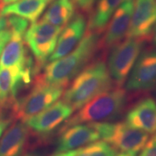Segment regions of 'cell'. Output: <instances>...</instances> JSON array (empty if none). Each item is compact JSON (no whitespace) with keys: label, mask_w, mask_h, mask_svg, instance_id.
Listing matches in <instances>:
<instances>
[{"label":"cell","mask_w":156,"mask_h":156,"mask_svg":"<svg viewBox=\"0 0 156 156\" xmlns=\"http://www.w3.org/2000/svg\"><path fill=\"white\" fill-rule=\"evenodd\" d=\"M100 35L86 30L80 42L64 57L50 62L37 75L44 83L66 87L83 70L98 49Z\"/></svg>","instance_id":"obj_1"},{"label":"cell","mask_w":156,"mask_h":156,"mask_svg":"<svg viewBox=\"0 0 156 156\" xmlns=\"http://www.w3.org/2000/svg\"><path fill=\"white\" fill-rule=\"evenodd\" d=\"M113 80L104 60L98 58L85 67L64 91L63 101L79 110L97 95L112 88Z\"/></svg>","instance_id":"obj_2"},{"label":"cell","mask_w":156,"mask_h":156,"mask_svg":"<svg viewBox=\"0 0 156 156\" xmlns=\"http://www.w3.org/2000/svg\"><path fill=\"white\" fill-rule=\"evenodd\" d=\"M126 92L121 87L112 88L97 95L69 118L62 129L80 124L107 122L116 119L126 103Z\"/></svg>","instance_id":"obj_3"},{"label":"cell","mask_w":156,"mask_h":156,"mask_svg":"<svg viewBox=\"0 0 156 156\" xmlns=\"http://www.w3.org/2000/svg\"><path fill=\"white\" fill-rule=\"evenodd\" d=\"M65 87L50 85L36 77L30 93L16 101L12 106L13 115L19 122H25L56 103L64 93Z\"/></svg>","instance_id":"obj_4"},{"label":"cell","mask_w":156,"mask_h":156,"mask_svg":"<svg viewBox=\"0 0 156 156\" xmlns=\"http://www.w3.org/2000/svg\"><path fill=\"white\" fill-rule=\"evenodd\" d=\"M92 124L104 142L124 153L137 154L149 139V134L132 127L126 122H103Z\"/></svg>","instance_id":"obj_5"},{"label":"cell","mask_w":156,"mask_h":156,"mask_svg":"<svg viewBox=\"0 0 156 156\" xmlns=\"http://www.w3.org/2000/svg\"><path fill=\"white\" fill-rule=\"evenodd\" d=\"M62 28L41 19L27 29L25 42L36 59L35 72L38 71L53 54Z\"/></svg>","instance_id":"obj_6"},{"label":"cell","mask_w":156,"mask_h":156,"mask_svg":"<svg viewBox=\"0 0 156 156\" xmlns=\"http://www.w3.org/2000/svg\"><path fill=\"white\" fill-rule=\"evenodd\" d=\"M143 46L144 41L126 38L112 48L108 69L112 80L118 87L122 86L127 80Z\"/></svg>","instance_id":"obj_7"},{"label":"cell","mask_w":156,"mask_h":156,"mask_svg":"<svg viewBox=\"0 0 156 156\" xmlns=\"http://www.w3.org/2000/svg\"><path fill=\"white\" fill-rule=\"evenodd\" d=\"M7 28L11 31V37L0 56V67L32 64V58L28 56L23 41L28 28V21L15 15H9L7 19Z\"/></svg>","instance_id":"obj_8"},{"label":"cell","mask_w":156,"mask_h":156,"mask_svg":"<svg viewBox=\"0 0 156 156\" xmlns=\"http://www.w3.org/2000/svg\"><path fill=\"white\" fill-rule=\"evenodd\" d=\"M33 63L25 66L0 67V106H12L19 90L31 81Z\"/></svg>","instance_id":"obj_9"},{"label":"cell","mask_w":156,"mask_h":156,"mask_svg":"<svg viewBox=\"0 0 156 156\" xmlns=\"http://www.w3.org/2000/svg\"><path fill=\"white\" fill-rule=\"evenodd\" d=\"M134 4V0H124L119 6L105 28L104 34L99 38L98 49L103 51L112 49L126 38L131 23Z\"/></svg>","instance_id":"obj_10"},{"label":"cell","mask_w":156,"mask_h":156,"mask_svg":"<svg viewBox=\"0 0 156 156\" xmlns=\"http://www.w3.org/2000/svg\"><path fill=\"white\" fill-rule=\"evenodd\" d=\"M74 109L62 101H57L36 116L25 122L29 129L41 136H46L57 129L70 118Z\"/></svg>","instance_id":"obj_11"},{"label":"cell","mask_w":156,"mask_h":156,"mask_svg":"<svg viewBox=\"0 0 156 156\" xmlns=\"http://www.w3.org/2000/svg\"><path fill=\"white\" fill-rule=\"evenodd\" d=\"M156 85V49L140 54L134 64L126 88L128 91H143Z\"/></svg>","instance_id":"obj_12"},{"label":"cell","mask_w":156,"mask_h":156,"mask_svg":"<svg viewBox=\"0 0 156 156\" xmlns=\"http://www.w3.org/2000/svg\"><path fill=\"white\" fill-rule=\"evenodd\" d=\"M156 25V0H135L126 38L144 41L151 38Z\"/></svg>","instance_id":"obj_13"},{"label":"cell","mask_w":156,"mask_h":156,"mask_svg":"<svg viewBox=\"0 0 156 156\" xmlns=\"http://www.w3.org/2000/svg\"><path fill=\"white\" fill-rule=\"evenodd\" d=\"M86 27L85 17L82 13L75 14L71 20L62 28L58 36L55 50L48 62L58 59L69 54L83 38L86 32Z\"/></svg>","instance_id":"obj_14"},{"label":"cell","mask_w":156,"mask_h":156,"mask_svg":"<svg viewBox=\"0 0 156 156\" xmlns=\"http://www.w3.org/2000/svg\"><path fill=\"white\" fill-rule=\"evenodd\" d=\"M100 138L92 124H80L61 130L57 142L56 153L75 151Z\"/></svg>","instance_id":"obj_15"},{"label":"cell","mask_w":156,"mask_h":156,"mask_svg":"<svg viewBox=\"0 0 156 156\" xmlns=\"http://www.w3.org/2000/svg\"><path fill=\"white\" fill-rule=\"evenodd\" d=\"M126 123L148 134L155 133V101L152 98H145L138 101L126 114Z\"/></svg>","instance_id":"obj_16"},{"label":"cell","mask_w":156,"mask_h":156,"mask_svg":"<svg viewBox=\"0 0 156 156\" xmlns=\"http://www.w3.org/2000/svg\"><path fill=\"white\" fill-rule=\"evenodd\" d=\"M29 128L24 122L11 126L0 140V156H20L28 137Z\"/></svg>","instance_id":"obj_17"},{"label":"cell","mask_w":156,"mask_h":156,"mask_svg":"<svg viewBox=\"0 0 156 156\" xmlns=\"http://www.w3.org/2000/svg\"><path fill=\"white\" fill-rule=\"evenodd\" d=\"M124 0H96L87 23V31L101 35Z\"/></svg>","instance_id":"obj_18"},{"label":"cell","mask_w":156,"mask_h":156,"mask_svg":"<svg viewBox=\"0 0 156 156\" xmlns=\"http://www.w3.org/2000/svg\"><path fill=\"white\" fill-rule=\"evenodd\" d=\"M51 0H17L0 9V16L22 17L32 23L36 22Z\"/></svg>","instance_id":"obj_19"},{"label":"cell","mask_w":156,"mask_h":156,"mask_svg":"<svg viewBox=\"0 0 156 156\" xmlns=\"http://www.w3.org/2000/svg\"><path fill=\"white\" fill-rule=\"evenodd\" d=\"M42 20L50 24L64 28L75 15L73 0H52Z\"/></svg>","instance_id":"obj_20"},{"label":"cell","mask_w":156,"mask_h":156,"mask_svg":"<svg viewBox=\"0 0 156 156\" xmlns=\"http://www.w3.org/2000/svg\"><path fill=\"white\" fill-rule=\"evenodd\" d=\"M117 150L104 141H95L78 149L75 156H115Z\"/></svg>","instance_id":"obj_21"},{"label":"cell","mask_w":156,"mask_h":156,"mask_svg":"<svg viewBox=\"0 0 156 156\" xmlns=\"http://www.w3.org/2000/svg\"><path fill=\"white\" fill-rule=\"evenodd\" d=\"M139 156H156V134L148 140Z\"/></svg>","instance_id":"obj_22"},{"label":"cell","mask_w":156,"mask_h":156,"mask_svg":"<svg viewBox=\"0 0 156 156\" xmlns=\"http://www.w3.org/2000/svg\"><path fill=\"white\" fill-rule=\"evenodd\" d=\"M95 1L96 0H73L76 7H77L83 14H88L90 12Z\"/></svg>","instance_id":"obj_23"},{"label":"cell","mask_w":156,"mask_h":156,"mask_svg":"<svg viewBox=\"0 0 156 156\" xmlns=\"http://www.w3.org/2000/svg\"><path fill=\"white\" fill-rule=\"evenodd\" d=\"M10 37L11 31L7 28L0 31V56L2 54L4 48H5V46L8 43Z\"/></svg>","instance_id":"obj_24"},{"label":"cell","mask_w":156,"mask_h":156,"mask_svg":"<svg viewBox=\"0 0 156 156\" xmlns=\"http://www.w3.org/2000/svg\"><path fill=\"white\" fill-rule=\"evenodd\" d=\"M11 123L10 118H8L7 116L0 115V137L2 135L4 132L5 131L7 126H9Z\"/></svg>","instance_id":"obj_25"},{"label":"cell","mask_w":156,"mask_h":156,"mask_svg":"<svg viewBox=\"0 0 156 156\" xmlns=\"http://www.w3.org/2000/svg\"><path fill=\"white\" fill-rule=\"evenodd\" d=\"M77 151L78 149L67 152H58V153H56L53 156H75L77 153Z\"/></svg>","instance_id":"obj_26"},{"label":"cell","mask_w":156,"mask_h":156,"mask_svg":"<svg viewBox=\"0 0 156 156\" xmlns=\"http://www.w3.org/2000/svg\"><path fill=\"white\" fill-rule=\"evenodd\" d=\"M17 0H0V9H2L6 5H8L9 4L14 3Z\"/></svg>","instance_id":"obj_27"},{"label":"cell","mask_w":156,"mask_h":156,"mask_svg":"<svg viewBox=\"0 0 156 156\" xmlns=\"http://www.w3.org/2000/svg\"><path fill=\"white\" fill-rule=\"evenodd\" d=\"M7 27V18L2 16H0V31Z\"/></svg>","instance_id":"obj_28"},{"label":"cell","mask_w":156,"mask_h":156,"mask_svg":"<svg viewBox=\"0 0 156 156\" xmlns=\"http://www.w3.org/2000/svg\"><path fill=\"white\" fill-rule=\"evenodd\" d=\"M151 38L152 39V41H153V44L156 46V25L154 27L153 31H152Z\"/></svg>","instance_id":"obj_29"},{"label":"cell","mask_w":156,"mask_h":156,"mask_svg":"<svg viewBox=\"0 0 156 156\" xmlns=\"http://www.w3.org/2000/svg\"><path fill=\"white\" fill-rule=\"evenodd\" d=\"M115 156H136V153H124V152H122L120 153H117Z\"/></svg>","instance_id":"obj_30"},{"label":"cell","mask_w":156,"mask_h":156,"mask_svg":"<svg viewBox=\"0 0 156 156\" xmlns=\"http://www.w3.org/2000/svg\"><path fill=\"white\" fill-rule=\"evenodd\" d=\"M23 156H41L38 154H36V153H29V154H26V155H23Z\"/></svg>","instance_id":"obj_31"}]
</instances>
